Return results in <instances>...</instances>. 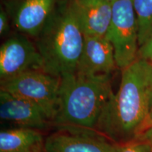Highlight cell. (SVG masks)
Masks as SVG:
<instances>
[{
    "label": "cell",
    "mask_w": 152,
    "mask_h": 152,
    "mask_svg": "<svg viewBox=\"0 0 152 152\" xmlns=\"http://www.w3.org/2000/svg\"><path fill=\"white\" fill-rule=\"evenodd\" d=\"M118 92L102 112L96 130L114 144L134 140L147 116L152 96V63L138 57L123 69Z\"/></svg>",
    "instance_id": "obj_1"
},
{
    "label": "cell",
    "mask_w": 152,
    "mask_h": 152,
    "mask_svg": "<svg viewBox=\"0 0 152 152\" xmlns=\"http://www.w3.org/2000/svg\"><path fill=\"white\" fill-rule=\"evenodd\" d=\"M113 94L111 75L75 73L63 76L58 111L53 124L61 130L93 132Z\"/></svg>",
    "instance_id": "obj_2"
},
{
    "label": "cell",
    "mask_w": 152,
    "mask_h": 152,
    "mask_svg": "<svg viewBox=\"0 0 152 152\" xmlns=\"http://www.w3.org/2000/svg\"><path fill=\"white\" fill-rule=\"evenodd\" d=\"M36 38L46 73L60 78L76 73L84 34L74 14L71 0L57 1L52 16Z\"/></svg>",
    "instance_id": "obj_3"
},
{
    "label": "cell",
    "mask_w": 152,
    "mask_h": 152,
    "mask_svg": "<svg viewBox=\"0 0 152 152\" xmlns=\"http://www.w3.org/2000/svg\"><path fill=\"white\" fill-rule=\"evenodd\" d=\"M61 78L44 71H31L1 80V90L33 102L54 123L58 107Z\"/></svg>",
    "instance_id": "obj_4"
},
{
    "label": "cell",
    "mask_w": 152,
    "mask_h": 152,
    "mask_svg": "<svg viewBox=\"0 0 152 152\" xmlns=\"http://www.w3.org/2000/svg\"><path fill=\"white\" fill-rule=\"evenodd\" d=\"M105 37L113 46L117 68L121 71L138 58V21L133 0L112 1V17Z\"/></svg>",
    "instance_id": "obj_5"
},
{
    "label": "cell",
    "mask_w": 152,
    "mask_h": 152,
    "mask_svg": "<svg viewBox=\"0 0 152 152\" xmlns=\"http://www.w3.org/2000/svg\"><path fill=\"white\" fill-rule=\"evenodd\" d=\"M31 71H44L43 58L36 45L24 35L14 36L2 44L0 48L1 80Z\"/></svg>",
    "instance_id": "obj_6"
},
{
    "label": "cell",
    "mask_w": 152,
    "mask_h": 152,
    "mask_svg": "<svg viewBox=\"0 0 152 152\" xmlns=\"http://www.w3.org/2000/svg\"><path fill=\"white\" fill-rule=\"evenodd\" d=\"M57 0H14L7 3L13 21L19 31L37 37L52 16Z\"/></svg>",
    "instance_id": "obj_7"
},
{
    "label": "cell",
    "mask_w": 152,
    "mask_h": 152,
    "mask_svg": "<svg viewBox=\"0 0 152 152\" xmlns=\"http://www.w3.org/2000/svg\"><path fill=\"white\" fill-rule=\"evenodd\" d=\"M0 118L18 128L46 130L53 124L37 105L23 98L0 90Z\"/></svg>",
    "instance_id": "obj_8"
},
{
    "label": "cell",
    "mask_w": 152,
    "mask_h": 152,
    "mask_svg": "<svg viewBox=\"0 0 152 152\" xmlns=\"http://www.w3.org/2000/svg\"><path fill=\"white\" fill-rule=\"evenodd\" d=\"M94 132L61 130L45 141V152H115L116 144Z\"/></svg>",
    "instance_id": "obj_9"
},
{
    "label": "cell",
    "mask_w": 152,
    "mask_h": 152,
    "mask_svg": "<svg viewBox=\"0 0 152 152\" xmlns=\"http://www.w3.org/2000/svg\"><path fill=\"white\" fill-rule=\"evenodd\" d=\"M116 68L113 46L106 37L84 35L76 73L89 76L111 75Z\"/></svg>",
    "instance_id": "obj_10"
},
{
    "label": "cell",
    "mask_w": 152,
    "mask_h": 152,
    "mask_svg": "<svg viewBox=\"0 0 152 152\" xmlns=\"http://www.w3.org/2000/svg\"><path fill=\"white\" fill-rule=\"evenodd\" d=\"M71 4L84 35L105 37L112 17V1L71 0Z\"/></svg>",
    "instance_id": "obj_11"
},
{
    "label": "cell",
    "mask_w": 152,
    "mask_h": 152,
    "mask_svg": "<svg viewBox=\"0 0 152 152\" xmlns=\"http://www.w3.org/2000/svg\"><path fill=\"white\" fill-rule=\"evenodd\" d=\"M45 141L39 130L18 128L1 130L0 152H44Z\"/></svg>",
    "instance_id": "obj_12"
},
{
    "label": "cell",
    "mask_w": 152,
    "mask_h": 152,
    "mask_svg": "<svg viewBox=\"0 0 152 152\" xmlns=\"http://www.w3.org/2000/svg\"><path fill=\"white\" fill-rule=\"evenodd\" d=\"M138 21L140 48L152 34V0H133Z\"/></svg>",
    "instance_id": "obj_13"
},
{
    "label": "cell",
    "mask_w": 152,
    "mask_h": 152,
    "mask_svg": "<svg viewBox=\"0 0 152 152\" xmlns=\"http://www.w3.org/2000/svg\"><path fill=\"white\" fill-rule=\"evenodd\" d=\"M115 152H152L149 142L142 139H134L123 144H116Z\"/></svg>",
    "instance_id": "obj_14"
},
{
    "label": "cell",
    "mask_w": 152,
    "mask_h": 152,
    "mask_svg": "<svg viewBox=\"0 0 152 152\" xmlns=\"http://www.w3.org/2000/svg\"><path fill=\"white\" fill-rule=\"evenodd\" d=\"M138 57L152 63V34L139 50Z\"/></svg>",
    "instance_id": "obj_15"
},
{
    "label": "cell",
    "mask_w": 152,
    "mask_h": 152,
    "mask_svg": "<svg viewBox=\"0 0 152 152\" xmlns=\"http://www.w3.org/2000/svg\"><path fill=\"white\" fill-rule=\"evenodd\" d=\"M9 30V18L8 14L5 10L1 9L0 11V34L1 35L8 31Z\"/></svg>",
    "instance_id": "obj_16"
},
{
    "label": "cell",
    "mask_w": 152,
    "mask_h": 152,
    "mask_svg": "<svg viewBox=\"0 0 152 152\" xmlns=\"http://www.w3.org/2000/svg\"><path fill=\"white\" fill-rule=\"evenodd\" d=\"M151 128H152V106L149 109V111L148 112L147 116L145 117L143 123H142L141 126H140V129H139L137 136L140 135V134H142V132H144V131L147 130L148 129H150Z\"/></svg>",
    "instance_id": "obj_17"
},
{
    "label": "cell",
    "mask_w": 152,
    "mask_h": 152,
    "mask_svg": "<svg viewBox=\"0 0 152 152\" xmlns=\"http://www.w3.org/2000/svg\"><path fill=\"white\" fill-rule=\"evenodd\" d=\"M137 138L138 139H142V140H146V141L149 142L151 147L152 149V128L150 129H148L147 130L144 131V132H142V134H140V135L137 137Z\"/></svg>",
    "instance_id": "obj_18"
},
{
    "label": "cell",
    "mask_w": 152,
    "mask_h": 152,
    "mask_svg": "<svg viewBox=\"0 0 152 152\" xmlns=\"http://www.w3.org/2000/svg\"><path fill=\"white\" fill-rule=\"evenodd\" d=\"M152 106V96H151V106H150V108H151Z\"/></svg>",
    "instance_id": "obj_19"
},
{
    "label": "cell",
    "mask_w": 152,
    "mask_h": 152,
    "mask_svg": "<svg viewBox=\"0 0 152 152\" xmlns=\"http://www.w3.org/2000/svg\"><path fill=\"white\" fill-rule=\"evenodd\" d=\"M108 1H115V0H108Z\"/></svg>",
    "instance_id": "obj_20"
},
{
    "label": "cell",
    "mask_w": 152,
    "mask_h": 152,
    "mask_svg": "<svg viewBox=\"0 0 152 152\" xmlns=\"http://www.w3.org/2000/svg\"><path fill=\"white\" fill-rule=\"evenodd\" d=\"M44 152H45V151H44Z\"/></svg>",
    "instance_id": "obj_21"
}]
</instances>
